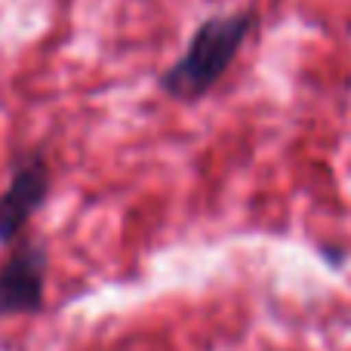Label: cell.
<instances>
[{"label": "cell", "instance_id": "3957f363", "mask_svg": "<svg viewBox=\"0 0 351 351\" xmlns=\"http://www.w3.org/2000/svg\"><path fill=\"white\" fill-rule=\"evenodd\" d=\"M49 194V170L40 154H31L12 173V182L0 194V243H10L22 225L37 213Z\"/></svg>", "mask_w": 351, "mask_h": 351}, {"label": "cell", "instance_id": "7a4b0ae2", "mask_svg": "<svg viewBox=\"0 0 351 351\" xmlns=\"http://www.w3.org/2000/svg\"><path fill=\"white\" fill-rule=\"evenodd\" d=\"M47 250L28 243L0 265V315H28L43 302Z\"/></svg>", "mask_w": 351, "mask_h": 351}, {"label": "cell", "instance_id": "6da1fadb", "mask_svg": "<svg viewBox=\"0 0 351 351\" xmlns=\"http://www.w3.org/2000/svg\"><path fill=\"white\" fill-rule=\"evenodd\" d=\"M256 22H259L256 10L204 19L194 28L188 49L158 77V86L179 102H194V99L206 96L237 59L241 43L256 28Z\"/></svg>", "mask_w": 351, "mask_h": 351}]
</instances>
